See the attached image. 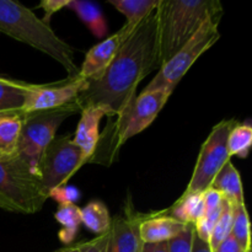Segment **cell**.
<instances>
[{
	"mask_svg": "<svg viewBox=\"0 0 252 252\" xmlns=\"http://www.w3.org/2000/svg\"><path fill=\"white\" fill-rule=\"evenodd\" d=\"M68 9L73 10L84 25H86L91 33L97 38H102L107 33V24L102 11L95 2L84 0H70Z\"/></svg>",
	"mask_w": 252,
	"mask_h": 252,
	"instance_id": "17",
	"label": "cell"
},
{
	"mask_svg": "<svg viewBox=\"0 0 252 252\" xmlns=\"http://www.w3.org/2000/svg\"><path fill=\"white\" fill-rule=\"evenodd\" d=\"M160 66L155 9L135 27L110 65L98 76L88 80L86 89L74 102L80 111L100 106L107 111L108 121L115 120L137 97L135 93L140 81Z\"/></svg>",
	"mask_w": 252,
	"mask_h": 252,
	"instance_id": "1",
	"label": "cell"
},
{
	"mask_svg": "<svg viewBox=\"0 0 252 252\" xmlns=\"http://www.w3.org/2000/svg\"><path fill=\"white\" fill-rule=\"evenodd\" d=\"M80 213L81 224L96 235L105 234L112 221L107 207L101 201H90L85 207L80 208Z\"/></svg>",
	"mask_w": 252,
	"mask_h": 252,
	"instance_id": "19",
	"label": "cell"
},
{
	"mask_svg": "<svg viewBox=\"0 0 252 252\" xmlns=\"http://www.w3.org/2000/svg\"><path fill=\"white\" fill-rule=\"evenodd\" d=\"M223 14L219 0H160L157 7L160 64H165L213 15Z\"/></svg>",
	"mask_w": 252,
	"mask_h": 252,
	"instance_id": "3",
	"label": "cell"
},
{
	"mask_svg": "<svg viewBox=\"0 0 252 252\" xmlns=\"http://www.w3.org/2000/svg\"><path fill=\"white\" fill-rule=\"evenodd\" d=\"M246 252H252V250H251V249H250V250H249V251H246Z\"/></svg>",
	"mask_w": 252,
	"mask_h": 252,
	"instance_id": "34",
	"label": "cell"
},
{
	"mask_svg": "<svg viewBox=\"0 0 252 252\" xmlns=\"http://www.w3.org/2000/svg\"><path fill=\"white\" fill-rule=\"evenodd\" d=\"M25 113L0 121V155L15 154Z\"/></svg>",
	"mask_w": 252,
	"mask_h": 252,
	"instance_id": "22",
	"label": "cell"
},
{
	"mask_svg": "<svg viewBox=\"0 0 252 252\" xmlns=\"http://www.w3.org/2000/svg\"><path fill=\"white\" fill-rule=\"evenodd\" d=\"M246 251L249 250H244V249L241 248L240 244L236 241V239L234 238L231 234L225 239V240L221 241L216 249L212 250V252H246Z\"/></svg>",
	"mask_w": 252,
	"mask_h": 252,
	"instance_id": "28",
	"label": "cell"
},
{
	"mask_svg": "<svg viewBox=\"0 0 252 252\" xmlns=\"http://www.w3.org/2000/svg\"><path fill=\"white\" fill-rule=\"evenodd\" d=\"M80 112L81 117L73 139L89 162L100 140V122L103 117H108V113L100 106L85 107Z\"/></svg>",
	"mask_w": 252,
	"mask_h": 252,
	"instance_id": "12",
	"label": "cell"
},
{
	"mask_svg": "<svg viewBox=\"0 0 252 252\" xmlns=\"http://www.w3.org/2000/svg\"><path fill=\"white\" fill-rule=\"evenodd\" d=\"M48 199L39 177L17 153L0 155V208L21 214L39 212Z\"/></svg>",
	"mask_w": 252,
	"mask_h": 252,
	"instance_id": "4",
	"label": "cell"
},
{
	"mask_svg": "<svg viewBox=\"0 0 252 252\" xmlns=\"http://www.w3.org/2000/svg\"><path fill=\"white\" fill-rule=\"evenodd\" d=\"M234 207H235V203H233V202L225 198L223 211H221L220 216H219L218 220H217L216 225H214L211 239H209L208 244L211 246V250L216 249L221 241L225 240L231 234L234 220Z\"/></svg>",
	"mask_w": 252,
	"mask_h": 252,
	"instance_id": "23",
	"label": "cell"
},
{
	"mask_svg": "<svg viewBox=\"0 0 252 252\" xmlns=\"http://www.w3.org/2000/svg\"><path fill=\"white\" fill-rule=\"evenodd\" d=\"M80 251V244H76L74 246H66V248L61 249V250L56 251V252H79Z\"/></svg>",
	"mask_w": 252,
	"mask_h": 252,
	"instance_id": "33",
	"label": "cell"
},
{
	"mask_svg": "<svg viewBox=\"0 0 252 252\" xmlns=\"http://www.w3.org/2000/svg\"><path fill=\"white\" fill-rule=\"evenodd\" d=\"M194 225L189 224L187 228L182 233L175 238L170 239L166 241L167 251L169 252H192L193 248V239H194Z\"/></svg>",
	"mask_w": 252,
	"mask_h": 252,
	"instance_id": "25",
	"label": "cell"
},
{
	"mask_svg": "<svg viewBox=\"0 0 252 252\" xmlns=\"http://www.w3.org/2000/svg\"><path fill=\"white\" fill-rule=\"evenodd\" d=\"M192 252H212L211 246H209L208 243L201 240L198 236L194 234L193 239V248H192Z\"/></svg>",
	"mask_w": 252,
	"mask_h": 252,
	"instance_id": "31",
	"label": "cell"
},
{
	"mask_svg": "<svg viewBox=\"0 0 252 252\" xmlns=\"http://www.w3.org/2000/svg\"><path fill=\"white\" fill-rule=\"evenodd\" d=\"M137 26H130L125 24V26L118 30L115 34L107 37L101 41L100 43L95 44L90 51L86 53L83 65L79 68V73L76 78L91 80L100 75L117 56L118 51L123 46L128 37L132 34Z\"/></svg>",
	"mask_w": 252,
	"mask_h": 252,
	"instance_id": "11",
	"label": "cell"
},
{
	"mask_svg": "<svg viewBox=\"0 0 252 252\" xmlns=\"http://www.w3.org/2000/svg\"><path fill=\"white\" fill-rule=\"evenodd\" d=\"M80 112L75 102L54 110L25 113L16 153L38 176V165L44 149L56 138L62 123L74 113Z\"/></svg>",
	"mask_w": 252,
	"mask_h": 252,
	"instance_id": "5",
	"label": "cell"
},
{
	"mask_svg": "<svg viewBox=\"0 0 252 252\" xmlns=\"http://www.w3.org/2000/svg\"><path fill=\"white\" fill-rule=\"evenodd\" d=\"M160 212L181 223L194 225L204 214L203 193L182 194L170 208Z\"/></svg>",
	"mask_w": 252,
	"mask_h": 252,
	"instance_id": "15",
	"label": "cell"
},
{
	"mask_svg": "<svg viewBox=\"0 0 252 252\" xmlns=\"http://www.w3.org/2000/svg\"><path fill=\"white\" fill-rule=\"evenodd\" d=\"M80 197L81 193L78 187L69 186V185L57 187V189H52L48 193V198H52L56 202H58L59 206L76 204V202L80 199Z\"/></svg>",
	"mask_w": 252,
	"mask_h": 252,
	"instance_id": "26",
	"label": "cell"
},
{
	"mask_svg": "<svg viewBox=\"0 0 252 252\" xmlns=\"http://www.w3.org/2000/svg\"><path fill=\"white\" fill-rule=\"evenodd\" d=\"M221 16L223 14L208 17L197 30L196 33L186 42V44L179 52H176L166 63L160 66L158 74L148 84L144 91L162 89L174 93L177 84L193 65L194 62L219 39L220 33L218 29Z\"/></svg>",
	"mask_w": 252,
	"mask_h": 252,
	"instance_id": "6",
	"label": "cell"
},
{
	"mask_svg": "<svg viewBox=\"0 0 252 252\" xmlns=\"http://www.w3.org/2000/svg\"><path fill=\"white\" fill-rule=\"evenodd\" d=\"M235 123V120H225L214 126L202 144L193 174L182 194L203 193L211 187L217 174L225 162L230 160L228 153V137Z\"/></svg>",
	"mask_w": 252,
	"mask_h": 252,
	"instance_id": "8",
	"label": "cell"
},
{
	"mask_svg": "<svg viewBox=\"0 0 252 252\" xmlns=\"http://www.w3.org/2000/svg\"><path fill=\"white\" fill-rule=\"evenodd\" d=\"M36 88L34 84L0 76V112L21 111L29 94Z\"/></svg>",
	"mask_w": 252,
	"mask_h": 252,
	"instance_id": "16",
	"label": "cell"
},
{
	"mask_svg": "<svg viewBox=\"0 0 252 252\" xmlns=\"http://www.w3.org/2000/svg\"><path fill=\"white\" fill-rule=\"evenodd\" d=\"M88 159L69 135L56 137L44 149L38 165V177L47 194L57 187L68 185L70 177Z\"/></svg>",
	"mask_w": 252,
	"mask_h": 252,
	"instance_id": "7",
	"label": "cell"
},
{
	"mask_svg": "<svg viewBox=\"0 0 252 252\" xmlns=\"http://www.w3.org/2000/svg\"><path fill=\"white\" fill-rule=\"evenodd\" d=\"M189 224L161 214V212L147 214V218L140 224V239L145 244L166 243L187 228Z\"/></svg>",
	"mask_w": 252,
	"mask_h": 252,
	"instance_id": "13",
	"label": "cell"
},
{
	"mask_svg": "<svg viewBox=\"0 0 252 252\" xmlns=\"http://www.w3.org/2000/svg\"><path fill=\"white\" fill-rule=\"evenodd\" d=\"M24 113L22 111H4V112H0V121L5 120V118L12 117V116H17Z\"/></svg>",
	"mask_w": 252,
	"mask_h": 252,
	"instance_id": "32",
	"label": "cell"
},
{
	"mask_svg": "<svg viewBox=\"0 0 252 252\" xmlns=\"http://www.w3.org/2000/svg\"><path fill=\"white\" fill-rule=\"evenodd\" d=\"M219 193L223 194L226 199L235 204H245V198H244V189L241 177L236 167L234 166L233 161L228 160L220 171L217 174L212 182L211 187Z\"/></svg>",
	"mask_w": 252,
	"mask_h": 252,
	"instance_id": "14",
	"label": "cell"
},
{
	"mask_svg": "<svg viewBox=\"0 0 252 252\" xmlns=\"http://www.w3.org/2000/svg\"><path fill=\"white\" fill-rule=\"evenodd\" d=\"M103 240H105V234L97 235L93 240L80 244V251L79 252H102Z\"/></svg>",
	"mask_w": 252,
	"mask_h": 252,
	"instance_id": "29",
	"label": "cell"
},
{
	"mask_svg": "<svg viewBox=\"0 0 252 252\" xmlns=\"http://www.w3.org/2000/svg\"><path fill=\"white\" fill-rule=\"evenodd\" d=\"M147 218L134 209L128 198L123 214L117 216L105 233L102 252H139L142 248L140 224Z\"/></svg>",
	"mask_w": 252,
	"mask_h": 252,
	"instance_id": "9",
	"label": "cell"
},
{
	"mask_svg": "<svg viewBox=\"0 0 252 252\" xmlns=\"http://www.w3.org/2000/svg\"><path fill=\"white\" fill-rule=\"evenodd\" d=\"M160 0H110L108 4L127 17L126 24L138 26L158 7Z\"/></svg>",
	"mask_w": 252,
	"mask_h": 252,
	"instance_id": "20",
	"label": "cell"
},
{
	"mask_svg": "<svg viewBox=\"0 0 252 252\" xmlns=\"http://www.w3.org/2000/svg\"><path fill=\"white\" fill-rule=\"evenodd\" d=\"M69 2H70V0H42L38 5V7L43 9L44 11V17L42 20L49 24L51 17L59 10L68 7Z\"/></svg>",
	"mask_w": 252,
	"mask_h": 252,
	"instance_id": "27",
	"label": "cell"
},
{
	"mask_svg": "<svg viewBox=\"0 0 252 252\" xmlns=\"http://www.w3.org/2000/svg\"><path fill=\"white\" fill-rule=\"evenodd\" d=\"M252 145V127L250 122L239 123L231 128L228 137V153L231 157L241 159L248 158Z\"/></svg>",
	"mask_w": 252,
	"mask_h": 252,
	"instance_id": "21",
	"label": "cell"
},
{
	"mask_svg": "<svg viewBox=\"0 0 252 252\" xmlns=\"http://www.w3.org/2000/svg\"><path fill=\"white\" fill-rule=\"evenodd\" d=\"M86 86L88 80L79 78L68 79L63 83L37 85L26 97L21 111L24 113H30L64 107L74 102Z\"/></svg>",
	"mask_w": 252,
	"mask_h": 252,
	"instance_id": "10",
	"label": "cell"
},
{
	"mask_svg": "<svg viewBox=\"0 0 252 252\" xmlns=\"http://www.w3.org/2000/svg\"><path fill=\"white\" fill-rule=\"evenodd\" d=\"M0 32L58 62L66 70L69 79L78 76L74 47L62 39L49 24L29 7L12 0H0Z\"/></svg>",
	"mask_w": 252,
	"mask_h": 252,
	"instance_id": "2",
	"label": "cell"
},
{
	"mask_svg": "<svg viewBox=\"0 0 252 252\" xmlns=\"http://www.w3.org/2000/svg\"><path fill=\"white\" fill-rule=\"evenodd\" d=\"M54 219L62 225L59 230V240L64 245H70L75 240L81 226L80 207L76 204L59 206L58 211L54 213Z\"/></svg>",
	"mask_w": 252,
	"mask_h": 252,
	"instance_id": "18",
	"label": "cell"
},
{
	"mask_svg": "<svg viewBox=\"0 0 252 252\" xmlns=\"http://www.w3.org/2000/svg\"><path fill=\"white\" fill-rule=\"evenodd\" d=\"M231 235L236 239V241L240 244L244 250H250V221H249L246 204H235V207H234V220Z\"/></svg>",
	"mask_w": 252,
	"mask_h": 252,
	"instance_id": "24",
	"label": "cell"
},
{
	"mask_svg": "<svg viewBox=\"0 0 252 252\" xmlns=\"http://www.w3.org/2000/svg\"><path fill=\"white\" fill-rule=\"evenodd\" d=\"M139 252H169L167 251L166 243H158V244H142Z\"/></svg>",
	"mask_w": 252,
	"mask_h": 252,
	"instance_id": "30",
	"label": "cell"
}]
</instances>
